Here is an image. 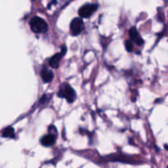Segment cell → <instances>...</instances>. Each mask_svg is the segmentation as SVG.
Wrapping results in <instances>:
<instances>
[{
    "mask_svg": "<svg viewBox=\"0 0 168 168\" xmlns=\"http://www.w3.org/2000/svg\"><path fill=\"white\" fill-rule=\"evenodd\" d=\"M160 101H162V99H157V100L155 101V103H159Z\"/></svg>",
    "mask_w": 168,
    "mask_h": 168,
    "instance_id": "obj_12",
    "label": "cell"
},
{
    "mask_svg": "<svg viewBox=\"0 0 168 168\" xmlns=\"http://www.w3.org/2000/svg\"><path fill=\"white\" fill-rule=\"evenodd\" d=\"M129 35H130V40H132L134 43H135L137 45H139V46H142L143 45L144 43V40L142 39V37H141V35L136 30V28L132 27L131 29H130Z\"/></svg>",
    "mask_w": 168,
    "mask_h": 168,
    "instance_id": "obj_6",
    "label": "cell"
},
{
    "mask_svg": "<svg viewBox=\"0 0 168 168\" xmlns=\"http://www.w3.org/2000/svg\"><path fill=\"white\" fill-rule=\"evenodd\" d=\"M98 9V5L97 4H91V3H88L84 6H82L80 9H79V15L80 17L83 18H89V17L92 16L94 13L96 12Z\"/></svg>",
    "mask_w": 168,
    "mask_h": 168,
    "instance_id": "obj_4",
    "label": "cell"
},
{
    "mask_svg": "<svg viewBox=\"0 0 168 168\" xmlns=\"http://www.w3.org/2000/svg\"><path fill=\"white\" fill-rule=\"evenodd\" d=\"M2 136L3 138H10V139L15 138L14 129L12 126H8V127L4 128L2 131Z\"/></svg>",
    "mask_w": 168,
    "mask_h": 168,
    "instance_id": "obj_9",
    "label": "cell"
},
{
    "mask_svg": "<svg viewBox=\"0 0 168 168\" xmlns=\"http://www.w3.org/2000/svg\"><path fill=\"white\" fill-rule=\"evenodd\" d=\"M166 168H168V166H167V167H166Z\"/></svg>",
    "mask_w": 168,
    "mask_h": 168,
    "instance_id": "obj_14",
    "label": "cell"
},
{
    "mask_svg": "<svg viewBox=\"0 0 168 168\" xmlns=\"http://www.w3.org/2000/svg\"><path fill=\"white\" fill-rule=\"evenodd\" d=\"M67 53V47L62 46L61 48V52H59L58 53H56L49 59L48 61V64L51 67L53 68H57L59 67V63L61 61L62 57Z\"/></svg>",
    "mask_w": 168,
    "mask_h": 168,
    "instance_id": "obj_5",
    "label": "cell"
},
{
    "mask_svg": "<svg viewBox=\"0 0 168 168\" xmlns=\"http://www.w3.org/2000/svg\"><path fill=\"white\" fill-rule=\"evenodd\" d=\"M30 26L33 32L37 34H44L48 31V25L46 21L41 17H34L30 21Z\"/></svg>",
    "mask_w": 168,
    "mask_h": 168,
    "instance_id": "obj_2",
    "label": "cell"
},
{
    "mask_svg": "<svg viewBox=\"0 0 168 168\" xmlns=\"http://www.w3.org/2000/svg\"><path fill=\"white\" fill-rule=\"evenodd\" d=\"M126 48L128 52H132L133 48H134V45H133V43L131 42V40H126Z\"/></svg>",
    "mask_w": 168,
    "mask_h": 168,
    "instance_id": "obj_11",
    "label": "cell"
},
{
    "mask_svg": "<svg viewBox=\"0 0 168 168\" xmlns=\"http://www.w3.org/2000/svg\"><path fill=\"white\" fill-rule=\"evenodd\" d=\"M51 96H52L51 95H44L41 97V99H40V102H39V104L40 105H45V104H47L48 103V101L50 100Z\"/></svg>",
    "mask_w": 168,
    "mask_h": 168,
    "instance_id": "obj_10",
    "label": "cell"
},
{
    "mask_svg": "<svg viewBox=\"0 0 168 168\" xmlns=\"http://www.w3.org/2000/svg\"><path fill=\"white\" fill-rule=\"evenodd\" d=\"M56 142V136L55 134H48L46 135H44L42 137V139H40V143L43 146L45 147H50L52 145H53Z\"/></svg>",
    "mask_w": 168,
    "mask_h": 168,
    "instance_id": "obj_7",
    "label": "cell"
},
{
    "mask_svg": "<svg viewBox=\"0 0 168 168\" xmlns=\"http://www.w3.org/2000/svg\"><path fill=\"white\" fill-rule=\"evenodd\" d=\"M57 96L59 98L66 99L69 103H73L76 99V94L75 90L67 83L61 84V86L59 87Z\"/></svg>",
    "mask_w": 168,
    "mask_h": 168,
    "instance_id": "obj_1",
    "label": "cell"
},
{
    "mask_svg": "<svg viewBox=\"0 0 168 168\" xmlns=\"http://www.w3.org/2000/svg\"><path fill=\"white\" fill-rule=\"evenodd\" d=\"M165 149H166V150H167V151H168V145H167V144L165 145Z\"/></svg>",
    "mask_w": 168,
    "mask_h": 168,
    "instance_id": "obj_13",
    "label": "cell"
},
{
    "mask_svg": "<svg viewBox=\"0 0 168 168\" xmlns=\"http://www.w3.org/2000/svg\"><path fill=\"white\" fill-rule=\"evenodd\" d=\"M40 76H41V78H42L43 81L44 83H50L53 80V76H54L53 72L50 69L46 68V67L43 68L41 72H40Z\"/></svg>",
    "mask_w": 168,
    "mask_h": 168,
    "instance_id": "obj_8",
    "label": "cell"
},
{
    "mask_svg": "<svg viewBox=\"0 0 168 168\" xmlns=\"http://www.w3.org/2000/svg\"><path fill=\"white\" fill-rule=\"evenodd\" d=\"M84 29V22L80 17H76L72 21L70 24V31L72 35H79Z\"/></svg>",
    "mask_w": 168,
    "mask_h": 168,
    "instance_id": "obj_3",
    "label": "cell"
}]
</instances>
